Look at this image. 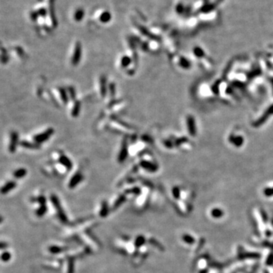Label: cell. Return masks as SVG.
<instances>
[{
  "label": "cell",
  "instance_id": "6da1fadb",
  "mask_svg": "<svg viewBox=\"0 0 273 273\" xmlns=\"http://www.w3.org/2000/svg\"><path fill=\"white\" fill-rule=\"evenodd\" d=\"M54 133V129L52 127H49L48 129H46L45 131L43 133H40L39 134H37L33 137V142H35L36 144H40L42 143L46 142V140H48L52 135Z\"/></svg>",
  "mask_w": 273,
  "mask_h": 273
},
{
  "label": "cell",
  "instance_id": "7a4b0ae2",
  "mask_svg": "<svg viewBox=\"0 0 273 273\" xmlns=\"http://www.w3.org/2000/svg\"><path fill=\"white\" fill-rule=\"evenodd\" d=\"M82 56V46L80 42H77L75 45V51H74L73 56L71 58V64L75 66L77 65L81 62Z\"/></svg>",
  "mask_w": 273,
  "mask_h": 273
},
{
  "label": "cell",
  "instance_id": "3957f363",
  "mask_svg": "<svg viewBox=\"0 0 273 273\" xmlns=\"http://www.w3.org/2000/svg\"><path fill=\"white\" fill-rule=\"evenodd\" d=\"M51 201H52V204L54 205V207H56V209H57L58 216H59L60 219L62 220V222H68V219H67L66 215H65V214L64 213V212H63L62 209L61 207L60 203H59V200H58V197H57L56 195H52V196H51Z\"/></svg>",
  "mask_w": 273,
  "mask_h": 273
},
{
  "label": "cell",
  "instance_id": "277c9868",
  "mask_svg": "<svg viewBox=\"0 0 273 273\" xmlns=\"http://www.w3.org/2000/svg\"><path fill=\"white\" fill-rule=\"evenodd\" d=\"M272 115H273V105H272L271 106H269V108L265 112L263 113V115L257 121H255L253 125L256 127H259V126H261V125L265 123L267 119H269V116Z\"/></svg>",
  "mask_w": 273,
  "mask_h": 273
},
{
  "label": "cell",
  "instance_id": "5b68a950",
  "mask_svg": "<svg viewBox=\"0 0 273 273\" xmlns=\"http://www.w3.org/2000/svg\"><path fill=\"white\" fill-rule=\"evenodd\" d=\"M19 136L16 131H12L10 135V142L8 146V150L11 153H14L16 151V148L18 144Z\"/></svg>",
  "mask_w": 273,
  "mask_h": 273
},
{
  "label": "cell",
  "instance_id": "8992f818",
  "mask_svg": "<svg viewBox=\"0 0 273 273\" xmlns=\"http://www.w3.org/2000/svg\"><path fill=\"white\" fill-rule=\"evenodd\" d=\"M127 155H128V150H127V140H124L122 144H121V147L120 150V152L118 156V161L119 163H123L125 159H127Z\"/></svg>",
  "mask_w": 273,
  "mask_h": 273
},
{
  "label": "cell",
  "instance_id": "52a82bcc",
  "mask_svg": "<svg viewBox=\"0 0 273 273\" xmlns=\"http://www.w3.org/2000/svg\"><path fill=\"white\" fill-rule=\"evenodd\" d=\"M187 125H188V130L191 136H195L196 133V123L195 119L191 115L187 117Z\"/></svg>",
  "mask_w": 273,
  "mask_h": 273
},
{
  "label": "cell",
  "instance_id": "ba28073f",
  "mask_svg": "<svg viewBox=\"0 0 273 273\" xmlns=\"http://www.w3.org/2000/svg\"><path fill=\"white\" fill-rule=\"evenodd\" d=\"M139 165H140L141 168H143L146 171H150V172H155V171H156L158 170V166L156 165H155L154 163L149 162V161L142 160Z\"/></svg>",
  "mask_w": 273,
  "mask_h": 273
},
{
  "label": "cell",
  "instance_id": "9c48e42d",
  "mask_svg": "<svg viewBox=\"0 0 273 273\" xmlns=\"http://www.w3.org/2000/svg\"><path fill=\"white\" fill-rule=\"evenodd\" d=\"M82 180H83V175H82L81 172H77L76 174H75L73 175V177H71V180H70V182H69V188H71V189L75 188L80 182H81Z\"/></svg>",
  "mask_w": 273,
  "mask_h": 273
},
{
  "label": "cell",
  "instance_id": "30bf717a",
  "mask_svg": "<svg viewBox=\"0 0 273 273\" xmlns=\"http://www.w3.org/2000/svg\"><path fill=\"white\" fill-rule=\"evenodd\" d=\"M58 162H59L61 165H63L65 168H66L68 170H71L72 169V167H73V164L71 163V159L68 156H65V155H62V156H59Z\"/></svg>",
  "mask_w": 273,
  "mask_h": 273
},
{
  "label": "cell",
  "instance_id": "8fae6325",
  "mask_svg": "<svg viewBox=\"0 0 273 273\" xmlns=\"http://www.w3.org/2000/svg\"><path fill=\"white\" fill-rule=\"evenodd\" d=\"M228 140H229L230 143H232V144H234L237 147L241 146L244 144V138H242L241 136H234L233 134L229 136Z\"/></svg>",
  "mask_w": 273,
  "mask_h": 273
},
{
  "label": "cell",
  "instance_id": "7c38bea8",
  "mask_svg": "<svg viewBox=\"0 0 273 273\" xmlns=\"http://www.w3.org/2000/svg\"><path fill=\"white\" fill-rule=\"evenodd\" d=\"M100 94L102 96V98H104L106 96L107 93V87H106V77L105 75H102L100 77Z\"/></svg>",
  "mask_w": 273,
  "mask_h": 273
},
{
  "label": "cell",
  "instance_id": "4fadbf2b",
  "mask_svg": "<svg viewBox=\"0 0 273 273\" xmlns=\"http://www.w3.org/2000/svg\"><path fill=\"white\" fill-rule=\"evenodd\" d=\"M20 146L24 147V148L26 149H29V150H37V149H40V144H36L35 142H29V141H26V140H23V141H21L20 143Z\"/></svg>",
  "mask_w": 273,
  "mask_h": 273
},
{
  "label": "cell",
  "instance_id": "5bb4252c",
  "mask_svg": "<svg viewBox=\"0 0 273 273\" xmlns=\"http://www.w3.org/2000/svg\"><path fill=\"white\" fill-rule=\"evenodd\" d=\"M16 186L17 184L15 182H12V181L8 182V183L5 184L2 188V189H1V193H2V194H7V193H8V192L11 191L12 190H13Z\"/></svg>",
  "mask_w": 273,
  "mask_h": 273
},
{
  "label": "cell",
  "instance_id": "9a60e30c",
  "mask_svg": "<svg viewBox=\"0 0 273 273\" xmlns=\"http://www.w3.org/2000/svg\"><path fill=\"white\" fill-rule=\"evenodd\" d=\"M81 103L80 101H75V105H74L72 111H71V116L74 118H77L80 114L81 112Z\"/></svg>",
  "mask_w": 273,
  "mask_h": 273
},
{
  "label": "cell",
  "instance_id": "2e32d148",
  "mask_svg": "<svg viewBox=\"0 0 273 273\" xmlns=\"http://www.w3.org/2000/svg\"><path fill=\"white\" fill-rule=\"evenodd\" d=\"M27 169H24V168H21V169H17L16 171H14L13 175H14V177H15V178L20 179V178H22V177H24L25 175H27Z\"/></svg>",
  "mask_w": 273,
  "mask_h": 273
},
{
  "label": "cell",
  "instance_id": "e0dca14e",
  "mask_svg": "<svg viewBox=\"0 0 273 273\" xmlns=\"http://www.w3.org/2000/svg\"><path fill=\"white\" fill-rule=\"evenodd\" d=\"M219 2H215V3H212V4H209V5H204V6L203 7V8L200 9V11H201L203 13L210 12L211 11H213L215 9L216 5H218V3L219 4Z\"/></svg>",
  "mask_w": 273,
  "mask_h": 273
},
{
  "label": "cell",
  "instance_id": "ac0fdd59",
  "mask_svg": "<svg viewBox=\"0 0 273 273\" xmlns=\"http://www.w3.org/2000/svg\"><path fill=\"white\" fill-rule=\"evenodd\" d=\"M111 14L108 12H104L102 13V15H100V20L102 23H108V21L111 20Z\"/></svg>",
  "mask_w": 273,
  "mask_h": 273
},
{
  "label": "cell",
  "instance_id": "d6986e66",
  "mask_svg": "<svg viewBox=\"0 0 273 273\" xmlns=\"http://www.w3.org/2000/svg\"><path fill=\"white\" fill-rule=\"evenodd\" d=\"M146 239L143 235H139L136 238L135 240H134V246L136 247H140L145 244Z\"/></svg>",
  "mask_w": 273,
  "mask_h": 273
},
{
  "label": "cell",
  "instance_id": "ffe728a7",
  "mask_svg": "<svg viewBox=\"0 0 273 273\" xmlns=\"http://www.w3.org/2000/svg\"><path fill=\"white\" fill-rule=\"evenodd\" d=\"M59 93H60L61 99L62 100V102L64 104H67L68 102V96L67 94V91L64 89V88H60L59 89Z\"/></svg>",
  "mask_w": 273,
  "mask_h": 273
},
{
  "label": "cell",
  "instance_id": "44dd1931",
  "mask_svg": "<svg viewBox=\"0 0 273 273\" xmlns=\"http://www.w3.org/2000/svg\"><path fill=\"white\" fill-rule=\"evenodd\" d=\"M108 213V207L107 205L106 202H102V208L100 210V216L106 217Z\"/></svg>",
  "mask_w": 273,
  "mask_h": 273
},
{
  "label": "cell",
  "instance_id": "7402d4cb",
  "mask_svg": "<svg viewBox=\"0 0 273 273\" xmlns=\"http://www.w3.org/2000/svg\"><path fill=\"white\" fill-rule=\"evenodd\" d=\"M83 15H84V12L83 10L81 8H79L76 11V12L75 14V19L76 21H81L83 19Z\"/></svg>",
  "mask_w": 273,
  "mask_h": 273
},
{
  "label": "cell",
  "instance_id": "603a6c76",
  "mask_svg": "<svg viewBox=\"0 0 273 273\" xmlns=\"http://www.w3.org/2000/svg\"><path fill=\"white\" fill-rule=\"evenodd\" d=\"M131 58H130V57L127 56H125L121 58V65L123 68H127V67L131 64Z\"/></svg>",
  "mask_w": 273,
  "mask_h": 273
},
{
  "label": "cell",
  "instance_id": "cb8c5ba5",
  "mask_svg": "<svg viewBox=\"0 0 273 273\" xmlns=\"http://www.w3.org/2000/svg\"><path fill=\"white\" fill-rule=\"evenodd\" d=\"M180 65H181L182 68H184L188 69L190 67V63L188 59H186V58H184V57H182V58H180Z\"/></svg>",
  "mask_w": 273,
  "mask_h": 273
},
{
  "label": "cell",
  "instance_id": "d4e9b609",
  "mask_svg": "<svg viewBox=\"0 0 273 273\" xmlns=\"http://www.w3.org/2000/svg\"><path fill=\"white\" fill-rule=\"evenodd\" d=\"M46 211H47V208L46 207V204L45 205H40V208L38 209L37 211V215L38 216H43L46 214Z\"/></svg>",
  "mask_w": 273,
  "mask_h": 273
},
{
  "label": "cell",
  "instance_id": "484cf974",
  "mask_svg": "<svg viewBox=\"0 0 273 273\" xmlns=\"http://www.w3.org/2000/svg\"><path fill=\"white\" fill-rule=\"evenodd\" d=\"M194 53L195 54L196 57H198V58H202V57L204 56V51L200 47H195L194 49Z\"/></svg>",
  "mask_w": 273,
  "mask_h": 273
},
{
  "label": "cell",
  "instance_id": "4316f807",
  "mask_svg": "<svg viewBox=\"0 0 273 273\" xmlns=\"http://www.w3.org/2000/svg\"><path fill=\"white\" fill-rule=\"evenodd\" d=\"M49 250L50 253H55V254H56V253H60V252H62V251H63L62 247H57V246L50 247L49 248Z\"/></svg>",
  "mask_w": 273,
  "mask_h": 273
},
{
  "label": "cell",
  "instance_id": "83f0119b",
  "mask_svg": "<svg viewBox=\"0 0 273 273\" xmlns=\"http://www.w3.org/2000/svg\"><path fill=\"white\" fill-rule=\"evenodd\" d=\"M11 257H12V256H11L10 253L8 252V251H5V252L2 253L1 259H2V260L3 261V262H8L11 259Z\"/></svg>",
  "mask_w": 273,
  "mask_h": 273
},
{
  "label": "cell",
  "instance_id": "f1b7e54d",
  "mask_svg": "<svg viewBox=\"0 0 273 273\" xmlns=\"http://www.w3.org/2000/svg\"><path fill=\"white\" fill-rule=\"evenodd\" d=\"M68 93L70 94V97H71V100H74V101H76L75 100V99H76V93H75V88L71 87H68Z\"/></svg>",
  "mask_w": 273,
  "mask_h": 273
},
{
  "label": "cell",
  "instance_id": "f546056e",
  "mask_svg": "<svg viewBox=\"0 0 273 273\" xmlns=\"http://www.w3.org/2000/svg\"><path fill=\"white\" fill-rule=\"evenodd\" d=\"M109 90H110L111 95H112V96H115V90H116V88H115V83H111L110 84H109Z\"/></svg>",
  "mask_w": 273,
  "mask_h": 273
},
{
  "label": "cell",
  "instance_id": "4dcf8cb0",
  "mask_svg": "<svg viewBox=\"0 0 273 273\" xmlns=\"http://www.w3.org/2000/svg\"><path fill=\"white\" fill-rule=\"evenodd\" d=\"M125 197L124 196H120V197H119V199H118V200H117V201H116V203H115V207H118L119 206V205H121V203H122L123 202H125Z\"/></svg>",
  "mask_w": 273,
  "mask_h": 273
},
{
  "label": "cell",
  "instance_id": "1f68e13d",
  "mask_svg": "<svg viewBox=\"0 0 273 273\" xmlns=\"http://www.w3.org/2000/svg\"><path fill=\"white\" fill-rule=\"evenodd\" d=\"M186 141H188V140H187V138H180V139H178V140H176V142H175V145H176L177 146H180L181 144H184V142H186Z\"/></svg>",
  "mask_w": 273,
  "mask_h": 273
},
{
  "label": "cell",
  "instance_id": "d6a6232c",
  "mask_svg": "<svg viewBox=\"0 0 273 273\" xmlns=\"http://www.w3.org/2000/svg\"><path fill=\"white\" fill-rule=\"evenodd\" d=\"M37 202L40 203V205H45L46 204V198L45 196H41L37 198Z\"/></svg>",
  "mask_w": 273,
  "mask_h": 273
},
{
  "label": "cell",
  "instance_id": "836d02e7",
  "mask_svg": "<svg viewBox=\"0 0 273 273\" xmlns=\"http://www.w3.org/2000/svg\"><path fill=\"white\" fill-rule=\"evenodd\" d=\"M68 273H74V265L72 261H70L68 264Z\"/></svg>",
  "mask_w": 273,
  "mask_h": 273
},
{
  "label": "cell",
  "instance_id": "e575fe53",
  "mask_svg": "<svg viewBox=\"0 0 273 273\" xmlns=\"http://www.w3.org/2000/svg\"><path fill=\"white\" fill-rule=\"evenodd\" d=\"M173 194L174 196L176 197V198H177L179 196V189H178V188H174Z\"/></svg>",
  "mask_w": 273,
  "mask_h": 273
},
{
  "label": "cell",
  "instance_id": "d590c367",
  "mask_svg": "<svg viewBox=\"0 0 273 273\" xmlns=\"http://www.w3.org/2000/svg\"><path fill=\"white\" fill-rule=\"evenodd\" d=\"M176 11H177V13H179V14H181V13H183V11H184L183 5H182V4L177 5V8H176Z\"/></svg>",
  "mask_w": 273,
  "mask_h": 273
},
{
  "label": "cell",
  "instance_id": "8d00e7d4",
  "mask_svg": "<svg viewBox=\"0 0 273 273\" xmlns=\"http://www.w3.org/2000/svg\"><path fill=\"white\" fill-rule=\"evenodd\" d=\"M219 85H218V84H215V85L213 86V87H212V90H213V91L214 92V93H218V91H219Z\"/></svg>",
  "mask_w": 273,
  "mask_h": 273
},
{
  "label": "cell",
  "instance_id": "74e56055",
  "mask_svg": "<svg viewBox=\"0 0 273 273\" xmlns=\"http://www.w3.org/2000/svg\"><path fill=\"white\" fill-rule=\"evenodd\" d=\"M164 143H165V144H166V146H168V147H172V144L170 141H165Z\"/></svg>",
  "mask_w": 273,
  "mask_h": 273
}]
</instances>
